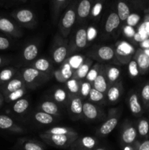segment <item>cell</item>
Instances as JSON below:
<instances>
[{
  "label": "cell",
  "mask_w": 149,
  "mask_h": 150,
  "mask_svg": "<svg viewBox=\"0 0 149 150\" xmlns=\"http://www.w3.org/2000/svg\"><path fill=\"white\" fill-rule=\"evenodd\" d=\"M102 23V35L103 40L116 38L122 29V23L115 10V3L112 2L104 13Z\"/></svg>",
  "instance_id": "6da1fadb"
},
{
  "label": "cell",
  "mask_w": 149,
  "mask_h": 150,
  "mask_svg": "<svg viewBox=\"0 0 149 150\" xmlns=\"http://www.w3.org/2000/svg\"><path fill=\"white\" fill-rule=\"evenodd\" d=\"M18 74L24 82L27 89H36L48 82L51 76L46 73L39 72V70L31 67H24L19 69Z\"/></svg>",
  "instance_id": "7a4b0ae2"
},
{
  "label": "cell",
  "mask_w": 149,
  "mask_h": 150,
  "mask_svg": "<svg viewBox=\"0 0 149 150\" xmlns=\"http://www.w3.org/2000/svg\"><path fill=\"white\" fill-rule=\"evenodd\" d=\"M77 23V0H74L61 14L58 21V32L68 38L70 32Z\"/></svg>",
  "instance_id": "3957f363"
},
{
  "label": "cell",
  "mask_w": 149,
  "mask_h": 150,
  "mask_svg": "<svg viewBox=\"0 0 149 150\" xmlns=\"http://www.w3.org/2000/svg\"><path fill=\"white\" fill-rule=\"evenodd\" d=\"M86 57L102 64L111 63L117 65L113 45H94L88 51Z\"/></svg>",
  "instance_id": "277c9868"
},
{
  "label": "cell",
  "mask_w": 149,
  "mask_h": 150,
  "mask_svg": "<svg viewBox=\"0 0 149 150\" xmlns=\"http://www.w3.org/2000/svg\"><path fill=\"white\" fill-rule=\"evenodd\" d=\"M69 53V39L59 33L56 34L51 48V60L54 64H61L67 58Z\"/></svg>",
  "instance_id": "5b68a950"
},
{
  "label": "cell",
  "mask_w": 149,
  "mask_h": 150,
  "mask_svg": "<svg viewBox=\"0 0 149 150\" xmlns=\"http://www.w3.org/2000/svg\"><path fill=\"white\" fill-rule=\"evenodd\" d=\"M122 111L121 107L112 108L109 109L106 117L102 124L96 130V135L98 137L105 138L108 136L119 122Z\"/></svg>",
  "instance_id": "8992f818"
},
{
  "label": "cell",
  "mask_w": 149,
  "mask_h": 150,
  "mask_svg": "<svg viewBox=\"0 0 149 150\" xmlns=\"http://www.w3.org/2000/svg\"><path fill=\"white\" fill-rule=\"evenodd\" d=\"M87 27L86 23L78 26L69 40L68 57L82 51L89 46L87 38Z\"/></svg>",
  "instance_id": "52a82bcc"
},
{
  "label": "cell",
  "mask_w": 149,
  "mask_h": 150,
  "mask_svg": "<svg viewBox=\"0 0 149 150\" xmlns=\"http://www.w3.org/2000/svg\"><path fill=\"white\" fill-rule=\"evenodd\" d=\"M115 56L117 65L129 64L135 54L136 49L134 45L126 40H118L114 45Z\"/></svg>",
  "instance_id": "ba28073f"
},
{
  "label": "cell",
  "mask_w": 149,
  "mask_h": 150,
  "mask_svg": "<svg viewBox=\"0 0 149 150\" xmlns=\"http://www.w3.org/2000/svg\"><path fill=\"white\" fill-rule=\"evenodd\" d=\"M10 16L20 27L32 29L37 25V18L36 14L29 8L15 10L10 13Z\"/></svg>",
  "instance_id": "9c48e42d"
},
{
  "label": "cell",
  "mask_w": 149,
  "mask_h": 150,
  "mask_svg": "<svg viewBox=\"0 0 149 150\" xmlns=\"http://www.w3.org/2000/svg\"><path fill=\"white\" fill-rule=\"evenodd\" d=\"M78 136L70 135L47 134L45 133H41L39 134V137L44 143L58 149H70L72 144L77 139Z\"/></svg>",
  "instance_id": "30bf717a"
},
{
  "label": "cell",
  "mask_w": 149,
  "mask_h": 150,
  "mask_svg": "<svg viewBox=\"0 0 149 150\" xmlns=\"http://www.w3.org/2000/svg\"><path fill=\"white\" fill-rule=\"evenodd\" d=\"M107 114L100 105L86 100L83 102V119L86 121L95 122L104 120Z\"/></svg>",
  "instance_id": "8fae6325"
},
{
  "label": "cell",
  "mask_w": 149,
  "mask_h": 150,
  "mask_svg": "<svg viewBox=\"0 0 149 150\" xmlns=\"http://www.w3.org/2000/svg\"><path fill=\"white\" fill-rule=\"evenodd\" d=\"M39 51V45L37 42L31 41L26 43L22 48L20 55V64L23 67H27L38 57Z\"/></svg>",
  "instance_id": "7c38bea8"
},
{
  "label": "cell",
  "mask_w": 149,
  "mask_h": 150,
  "mask_svg": "<svg viewBox=\"0 0 149 150\" xmlns=\"http://www.w3.org/2000/svg\"><path fill=\"white\" fill-rule=\"evenodd\" d=\"M137 134L136 126L129 120H125L121 126L120 141L124 146L132 145L137 141Z\"/></svg>",
  "instance_id": "4fadbf2b"
},
{
  "label": "cell",
  "mask_w": 149,
  "mask_h": 150,
  "mask_svg": "<svg viewBox=\"0 0 149 150\" xmlns=\"http://www.w3.org/2000/svg\"><path fill=\"white\" fill-rule=\"evenodd\" d=\"M14 20L0 16V32L9 37L18 38L23 36V30Z\"/></svg>",
  "instance_id": "5bb4252c"
},
{
  "label": "cell",
  "mask_w": 149,
  "mask_h": 150,
  "mask_svg": "<svg viewBox=\"0 0 149 150\" xmlns=\"http://www.w3.org/2000/svg\"><path fill=\"white\" fill-rule=\"evenodd\" d=\"M93 0H77V23L84 24L89 19Z\"/></svg>",
  "instance_id": "9a60e30c"
},
{
  "label": "cell",
  "mask_w": 149,
  "mask_h": 150,
  "mask_svg": "<svg viewBox=\"0 0 149 150\" xmlns=\"http://www.w3.org/2000/svg\"><path fill=\"white\" fill-rule=\"evenodd\" d=\"M99 146V141L93 136H80L72 144L70 150H93Z\"/></svg>",
  "instance_id": "2e32d148"
},
{
  "label": "cell",
  "mask_w": 149,
  "mask_h": 150,
  "mask_svg": "<svg viewBox=\"0 0 149 150\" xmlns=\"http://www.w3.org/2000/svg\"><path fill=\"white\" fill-rule=\"evenodd\" d=\"M15 150H45L44 142L28 137L20 138L13 146Z\"/></svg>",
  "instance_id": "e0dca14e"
},
{
  "label": "cell",
  "mask_w": 149,
  "mask_h": 150,
  "mask_svg": "<svg viewBox=\"0 0 149 150\" xmlns=\"http://www.w3.org/2000/svg\"><path fill=\"white\" fill-rule=\"evenodd\" d=\"M83 100L80 95L70 96L67 108L69 110L70 117L73 120L83 119Z\"/></svg>",
  "instance_id": "ac0fdd59"
},
{
  "label": "cell",
  "mask_w": 149,
  "mask_h": 150,
  "mask_svg": "<svg viewBox=\"0 0 149 150\" xmlns=\"http://www.w3.org/2000/svg\"><path fill=\"white\" fill-rule=\"evenodd\" d=\"M124 94V86L122 80H119L116 83L108 86L105 95H106L107 104L114 105L120 100Z\"/></svg>",
  "instance_id": "d6986e66"
},
{
  "label": "cell",
  "mask_w": 149,
  "mask_h": 150,
  "mask_svg": "<svg viewBox=\"0 0 149 150\" xmlns=\"http://www.w3.org/2000/svg\"><path fill=\"white\" fill-rule=\"evenodd\" d=\"M0 129L15 134H23L26 132L25 129L16 123L11 117L3 114H0Z\"/></svg>",
  "instance_id": "ffe728a7"
},
{
  "label": "cell",
  "mask_w": 149,
  "mask_h": 150,
  "mask_svg": "<svg viewBox=\"0 0 149 150\" xmlns=\"http://www.w3.org/2000/svg\"><path fill=\"white\" fill-rule=\"evenodd\" d=\"M73 1L74 0H51V17L54 23L58 21L63 12Z\"/></svg>",
  "instance_id": "44dd1931"
},
{
  "label": "cell",
  "mask_w": 149,
  "mask_h": 150,
  "mask_svg": "<svg viewBox=\"0 0 149 150\" xmlns=\"http://www.w3.org/2000/svg\"><path fill=\"white\" fill-rule=\"evenodd\" d=\"M114 3L118 17L122 24H124L131 13V8L134 4L131 0H115Z\"/></svg>",
  "instance_id": "7402d4cb"
},
{
  "label": "cell",
  "mask_w": 149,
  "mask_h": 150,
  "mask_svg": "<svg viewBox=\"0 0 149 150\" xmlns=\"http://www.w3.org/2000/svg\"><path fill=\"white\" fill-rule=\"evenodd\" d=\"M108 0H93L89 20L91 21L94 23H99L106 10Z\"/></svg>",
  "instance_id": "603a6c76"
},
{
  "label": "cell",
  "mask_w": 149,
  "mask_h": 150,
  "mask_svg": "<svg viewBox=\"0 0 149 150\" xmlns=\"http://www.w3.org/2000/svg\"><path fill=\"white\" fill-rule=\"evenodd\" d=\"M52 60L46 58V57H37L34 61L32 62L27 67H33L39 72L46 73L49 76H53V65Z\"/></svg>",
  "instance_id": "cb8c5ba5"
},
{
  "label": "cell",
  "mask_w": 149,
  "mask_h": 150,
  "mask_svg": "<svg viewBox=\"0 0 149 150\" xmlns=\"http://www.w3.org/2000/svg\"><path fill=\"white\" fill-rule=\"evenodd\" d=\"M128 105L131 114L135 117H140L143 112L140 97L137 92L131 91L128 96Z\"/></svg>",
  "instance_id": "d4e9b609"
},
{
  "label": "cell",
  "mask_w": 149,
  "mask_h": 150,
  "mask_svg": "<svg viewBox=\"0 0 149 150\" xmlns=\"http://www.w3.org/2000/svg\"><path fill=\"white\" fill-rule=\"evenodd\" d=\"M38 108L39 111H43L55 117H59L61 116V107L53 100H43L38 105Z\"/></svg>",
  "instance_id": "484cf974"
},
{
  "label": "cell",
  "mask_w": 149,
  "mask_h": 150,
  "mask_svg": "<svg viewBox=\"0 0 149 150\" xmlns=\"http://www.w3.org/2000/svg\"><path fill=\"white\" fill-rule=\"evenodd\" d=\"M23 87H26L24 82H23V81L22 80L20 76L18 73L15 77L13 78L12 80H10V81H8L5 84L2 85L1 86V92L4 97L8 95V94L11 93V92H15V91Z\"/></svg>",
  "instance_id": "4316f807"
},
{
  "label": "cell",
  "mask_w": 149,
  "mask_h": 150,
  "mask_svg": "<svg viewBox=\"0 0 149 150\" xmlns=\"http://www.w3.org/2000/svg\"><path fill=\"white\" fill-rule=\"evenodd\" d=\"M52 100L56 103L60 107H65L67 108L70 100V95L67 92L65 87L58 86L55 88L53 91Z\"/></svg>",
  "instance_id": "83f0119b"
},
{
  "label": "cell",
  "mask_w": 149,
  "mask_h": 150,
  "mask_svg": "<svg viewBox=\"0 0 149 150\" xmlns=\"http://www.w3.org/2000/svg\"><path fill=\"white\" fill-rule=\"evenodd\" d=\"M105 69L108 86H110L121 80V69L118 66L115 64H105Z\"/></svg>",
  "instance_id": "f1b7e54d"
},
{
  "label": "cell",
  "mask_w": 149,
  "mask_h": 150,
  "mask_svg": "<svg viewBox=\"0 0 149 150\" xmlns=\"http://www.w3.org/2000/svg\"><path fill=\"white\" fill-rule=\"evenodd\" d=\"M133 59L137 62L140 74H145L149 70V57L143 52V49L137 50Z\"/></svg>",
  "instance_id": "f546056e"
},
{
  "label": "cell",
  "mask_w": 149,
  "mask_h": 150,
  "mask_svg": "<svg viewBox=\"0 0 149 150\" xmlns=\"http://www.w3.org/2000/svg\"><path fill=\"white\" fill-rule=\"evenodd\" d=\"M92 86H93V89H96V90L99 91L102 93H106L109 86H108L106 75H105V64H103V66H102V68L101 70V72L99 73V76L96 77L94 81L92 83Z\"/></svg>",
  "instance_id": "4dcf8cb0"
},
{
  "label": "cell",
  "mask_w": 149,
  "mask_h": 150,
  "mask_svg": "<svg viewBox=\"0 0 149 150\" xmlns=\"http://www.w3.org/2000/svg\"><path fill=\"white\" fill-rule=\"evenodd\" d=\"M93 64V60L86 57V59L83 62V64L74 71V75H73V78L80 81L84 80L86 79V76H87L88 73H89V70H90L91 67H92Z\"/></svg>",
  "instance_id": "1f68e13d"
},
{
  "label": "cell",
  "mask_w": 149,
  "mask_h": 150,
  "mask_svg": "<svg viewBox=\"0 0 149 150\" xmlns=\"http://www.w3.org/2000/svg\"><path fill=\"white\" fill-rule=\"evenodd\" d=\"M30 107V101L26 98H22L14 102L12 105V111L18 115L25 114Z\"/></svg>",
  "instance_id": "d6a6232c"
},
{
  "label": "cell",
  "mask_w": 149,
  "mask_h": 150,
  "mask_svg": "<svg viewBox=\"0 0 149 150\" xmlns=\"http://www.w3.org/2000/svg\"><path fill=\"white\" fill-rule=\"evenodd\" d=\"M18 68L14 67H7L0 71V86L5 84L15 77L18 73Z\"/></svg>",
  "instance_id": "836d02e7"
},
{
  "label": "cell",
  "mask_w": 149,
  "mask_h": 150,
  "mask_svg": "<svg viewBox=\"0 0 149 150\" xmlns=\"http://www.w3.org/2000/svg\"><path fill=\"white\" fill-rule=\"evenodd\" d=\"M34 120L37 123L42 125H51L54 123L56 121V117L52 115L46 114V113L43 112L41 111H37L33 114Z\"/></svg>",
  "instance_id": "e575fe53"
},
{
  "label": "cell",
  "mask_w": 149,
  "mask_h": 150,
  "mask_svg": "<svg viewBox=\"0 0 149 150\" xmlns=\"http://www.w3.org/2000/svg\"><path fill=\"white\" fill-rule=\"evenodd\" d=\"M82 81V80H81ZM81 81L78 80L74 78L69 79L67 81L65 84V89H67L70 96H75V95H80V83Z\"/></svg>",
  "instance_id": "d590c367"
},
{
  "label": "cell",
  "mask_w": 149,
  "mask_h": 150,
  "mask_svg": "<svg viewBox=\"0 0 149 150\" xmlns=\"http://www.w3.org/2000/svg\"><path fill=\"white\" fill-rule=\"evenodd\" d=\"M43 133L47 134H58V135H70V136H79L78 133L72 127H64V126H56L53 127Z\"/></svg>",
  "instance_id": "8d00e7d4"
},
{
  "label": "cell",
  "mask_w": 149,
  "mask_h": 150,
  "mask_svg": "<svg viewBox=\"0 0 149 150\" xmlns=\"http://www.w3.org/2000/svg\"><path fill=\"white\" fill-rule=\"evenodd\" d=\"M88 101L93 103L96 104L98 105H102L107 104L106 95L105 93L99 92L96 89L92 88L88 97Z\"/></svg>",
  "instance_id": "74e56055"
},
{
  "label": "cell",
  "mask_w": 149,
  "mask_h": 150,
  "mask_svg": "<svg viewBox=\"0 0 149 150\" xmlns=\"http://www.w3.org/2000/svg\"><path fill=\"white\" fill-rule=\"evenodd\" d=\"M137 134L142 138H147L149 135V121L146 118H140L136 125Z\"/></svg>",
  "instance_id": "f35d334b"
},
{
  "label": "cell",
  "mask_w": 149,
  "mask_h": 150,
  "mask_svg": "<svg viewBox=\"0 0 149 150\" xmlns=\"http://www.w3.org/2000/svg\"><path fill=\"white\" fill-rule=\"evenodd\" d=\"M102 66H103V64H102V63L97 62L93 63L92 67H91V69L89 70V73H88L85 80L90 82L92 84V83L94 81V80L96 79V77L99 76V73H100L101 70H102Z\"/></svg>",
  "instance_id": "ab89813d"
},
{
  "label": "cell",
  "mask_w": 149,
  "mask_h": 150,
  "mask_svg": "<svg viewBox=\"0 0 149 150\" xmlns=\"http://www.w3.org/2000/svg\"><path fill=\"white\" fill-rule=\"evenodd\" d=\"M86 58V56L74 54L73 55H71L70 57H69L67 59V60L69 64H70V65L71 66L72 68V70L74 71H75L83 64V62L85 61Z\"/></svg>",
  "instance_id": "60d3db41"
},
{
  "label": "cell",
  "mask_w": 149,
  "mask_h": 150,
  "mask_svg": "<svg viewBox=\"0 0 149 150\" xmlns=\"http://www.w3.org/2000/svg\"><path fill=\"white\" fill-rule=\"evenodd\" d=\"M26 92H27V89L26 87L19 89L4 96V100L7 103H14L20 98H24Z\"/></svg>",
  "instance_id": "b9f144b4"
},
{
  "label": "cell",
  "mask_w": 149,
  "mask_h": 150,
  "mask_svg": "<svg viewBox=\"0 0 149 150\" xmlns=\"http://www.w3.org/2000/svg\"><path fill=\"white\" fill-rule=\"evenodd\" d=\"M58 70H60L61 75H62V76L66 81H68L69 79L73 78V75H74V71L72 70V68L70 65V64H69L67 59L60 65Z\"/></svg>",
  "instance_id": "7bdbcfd3"
},
{
  "label": "cell",
  "mask_w": 149,
  "mask_h": 150,
  "mask_svg": "<svg viewBox=\"0 0 149 150\" xmlns=\"http://www.w3.org/2000/svg\"><path fill=\"white\" fill-rule=\"evenodd\" d=\"M140 100L146 109L149 108V81L145 83L140 91Z\"/></svg>",
  "instance_id": "ee69618b"
},
{
  "label": "cell",
  "mask_w": 149,
  "mask_h": 150,
  "mask_svg": "<svg viewBox=\"0 0 149 150\" xmlns=\"http://www.w3.org/2000/svg\"><path fill=\"white\" fill-rule=\"evenodd\" d=\"M93 88L92 84L90 82L84 80L81 81L80 83V96L81 97L82 99H88L89 93L91 90Z\"/></svg>",
  "instance_id": "f6af8a7d"
},
{
  "label": "cell",
  "mask_w": 149,
  "mask_h": 150,
  "mask_svg": "<svg viewBox=\"0 0 149 150\" xmlns=\"http://www.w3.org/2000/svg\"><path fill=\"white\" fill-rule=\"evenodd\" d=\"M128 72L129 75L131 78H136L140 74V70H139L137 62L134 59L131 60L128 64Z\"/></svg>",
  "instance_id": "bcb514c9"
},
{
  "label": "cell",
  "mask_w": 149,
  "mask_h": 150,
  "mask_svg": "<svg viewBox=\"0 0 149 150\" xmlns=\"http://www.w3.org/2000/svg\"><path fill=\"white\" fill-rule=\"evenodd\" d=\"M140 21V16L137 13H133L130 14V16H129V18H127V20L126 21L125 23L124 24H127L129 26H131L132 27L137 26L138 24V23Z\"/></svg>",
  "instance_id": "7dc6e473"
},
{
  "label": "cell",
  "mask_w": 149,
  "mask_h": 150,
  "mask_svg": "<svg viewBox=\"0 0 149 150\" xmlns=\"http://www.w3.org/2000/svg\"><path fill=\"white\" fill-rule=\"evenodd\" d=\"M98 35V30L94 26H90L87 27V38H88V44L91 43V41L96 38Z\"/></svg>",
  "instance_id": "c3c4849f"
},
{
  "label": "cell",
  "mask_w": 149,
  "mask_h": 150,
  "mask_svg": "<svg viewBox=\"0 0 149 150\" xmlns=\"http://www.w3.org/2000/svg\"><path fill=\"white\" fill-rule=\"evenodd\" d=\"M121 32L128 38H133L134 37V35H135L136 32H137L134 27H132L131 26H129L127 24H123Z\"/></svg>",
  "instance_id": "681fc988"
},
{
  "label": "cell",
  "mask_w": 149,
  "mask_h": 150,
  "mask_svg": "<svg viewBox=\"0 0 149 150\" xmlns=\"http://www.w3.org/2000/svg\"><path fill=\"white\" fill-rule=\"evenodd\" d=\"M11 45L12 41L10 38L0 35V50L1 51L9 49L11 47Z\"/></svg>",
  "instance_id": "f907efd6"
},
{
  "label": "cell",
  "mask_w": 149,
  "mask_h": 150,
  "mask_svg": "<svg viewBox=\"0 0 149 150\" xmlns=\"http://www.w3.org/2000/svg\"><path fill=\"white\" fill-rule=\"evenodd\" d=\"M28 0H0V7H11L18 4L26 3Z\"/></svg>",
  "instance_id": "816d5d0a"
},
{
  "label": "cell",
  "mask_w": 149,
  "mask_h": 150,
  "mask_svg": "<svg viewBox=\"0 0 149 150\" xmlns=\"http://www.w3.org/2000/svg\"><path fill=\"white\" fill-rule=\"evenodd\" d=\"M135 150H149V139H145L143 142L136 141L134 143Z\"/></svg>",
  "instance_id": "f5cc1de1"
},
{
  "label": "cell",
  "mask_w": 149,
  "mask_h": 150,
  "mask_svg": "<svg viewBox=\"0 0 149 150\" xmlns=\"http://www.w3.org/2000/svg\"><path fill=\"white\" fill-rule=\"evenodd\" d=\"M134 5L140 8L148 10L149 9V0H131Z\"/></svg>",
  "instance_id": "db71d44e"
},
{
  "label": "cell",
  "mask_w": 149,
  "mask_h": 150,
  "mask_svg": "<svg viewBox=\"0 0 149 150\" xmlns=\"http://www.w3.org/2000/svg\"><path fill=\"white\" fill-rule=\"evenodd\" d=\"M53 77L55 78L56 80L58 82H59V83H65L66 82H67V81L64 79V77L62 76L61 72H60V70H58V69H57V70H54L53 73Z\"/></svg>",
  "instance_id": "11a10c76"
},
{
  "label": "cell",
  "mask_w": 149,
  "mask_h": 150,
  "mask_svg": "<svg viewBox=\"0 0 149 150\" xmlns=\"http://www.w3.org/2000/svg\"><path fill=\"white\" fill-rule=\"evenodd\" d=\"M11 58H10V57H4V56L0 55V67H2L4 66L7 65L11 62Z\"/></svg>",
  "instance_id": "9f6ffc18"
},
{
  "label": "cell",
  "mask_w": 149,
  "mask_h": 150,
  "mask_svg": "<svg viewBox=\"0 0 149 150\" xmlns=\"http://www.w3.org/2000/svg\"><path fill=\"white\" fill-rule=\"evenodd\" d=\"M140 46L141 49H148L149 48V38L145 40L140 42Z\"/></svg>",
  "instance_id": "6f0895ef"
},
{
  "label": "cell",
  "mask_w": 149,
  "mask_h": 150,
  "mask_svg": "<svg viewBox=\"0 0 149 150\" xmlns=\"http://www.w3.org/2000/svg\"><path fill=\"white\" fill-rule=\"evenodd\" d=\"M4 101V97L3 95V94L1 93V92H0V107L3 105V103Z\"/></svg>",
  "instance_id": "680465c9"
},
{
  "label": "cell",
  "mask_w": 149,
  "mask_h": 150,
  "mask_svg": "<svg viewBox=\"0 0 149 150\" xmlns=\"http://www.w3.org/2000/svg\"><path fill=\"white\" fill-rule=\"evenodd\" d=\"M93 150H108V149H107L106 148H105V147H102V146H96L95 149H93Z\"/></svg>",
  "instance_id": "91938a15"
},
{
  "label": "cell",
  "mask_w": 149,
  "mask_h": 150,
  "mask_svg": "<svg viewBox=\"0 0 149 150\" xmlns=\"http://www.w3.org/2000/svg\"><path fill=\"white\" fill-rule=\"evenodd\" d=\"M143 52H144L145 54L146 55L149 57V48L148 49H143Z\"/></svg>",
  "instance_id": "94428289"
},
{
  "label": "cell",
  "mask_w": 149,
  "mask_h": 150,
  "mask_svg": "<svg viewBox=\"0 0 149 150\" xmlns=\"http://www.w3.org/2000/svg\"><path fill=\"white\" fill-rule=\"evenodd\" d=\"M148 121H149V120H148Z\"/></svg>",
  "instance_id": "6125c7cd"
}]
</instances>
